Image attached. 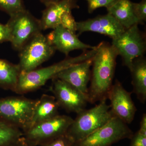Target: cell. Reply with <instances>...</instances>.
Returning <instances> with one entry per match:
<instances>
[{"instance_id": "cell-1", "label": "cell", "mask_w": 146, "mask_h": 146, "mask_svg": "<svg viewBox=\"0 0 146 146\" xmlns=\"http://www.w3.org/2000/svg\"><path fill=\"white\" fill-rule=\"evenodd\" d=\"M118 55L112 44L102 42L98 45V51L93 59L91 86L88 90L89 102L94 103L107 98L112 85Z\"/></svg>"}, {"instance_id": "cell-2", "label": "cell", "mask_w": 146, "mask_h": 146, "mask_svg": "<svg viewBox=\"0 0 146 146\" xmlns=\"http://www.w3.org/2000/svg\"><path fill=\"white\" fill-rule=\"evenodd\" d=\"M98 50V46H96L92 49L84 50L78 56H67L64 60L48 67L21 73L15 93L24 94L39 89L48 80L54 78L58 73L66 68L94 57Z\"/></svg>"}, {"instance_id": "cell-3", "label": "cell", "mask_w": 146, "mask_h": 146, "mask_svg": "<svg viewBox=\"0 0 146 146\" xmlns=\"http://www.w3.org/2000/svg\"><path fill=\"white\" fill-rule=\"evenodd\" d=\"M106 99V98L103 99L94 107L84 110L77 114L67 133L76 143L102 127L115 116Z\"/></svg>"}, {"instance_id": "cell-4", "label": "cell", "mask_w": 146, "mask_h": 146, "mask_svg": "<svg viewBox=\"0 0 146 146\" xmlns=\"http://www.w3.org/2000/svg\"><path fill=\"white\" fill-rule=\"evenodd\" d=\"M56 50L47 35L42 32L36 34L19 51L18 65L21 73L38 68L49 60Z\"/></svg>"}, {"instance_id": "cell-5", "label": "cell", "mask_w": 146, "mask_h": 146, "mask_svg": "<svg viewBox=\"0 0 146 146\" xmlns=\"http://www.w3.org/2000/svg\"><path fill=\"white\" fill-rule=\"evenodd\" d=\"M36 102L21 96L0 99V119L16 126L23 131L28 127Z\"/></svg>"}, {"instance_id": "cell-6", "label": "cell", "mask_w": 146, "mask_h": 146, "mask_svg": "<svg viewBox=\"0 0 146 146\" xmlns=\"http://www.w3.org/2000/svg\"><path fill=\"white\" fill-rule=\"evenodd\" d=\"M6 25L10 41L14 50H20L33 36L42 32L40 20L26 9L10 16Z\"/></svg>"}, {"instance_id": "cell-7", "label": "cell", "mask_w": 146, "mask_h": 146, "mask_svg": "<svg viewBox=\"0 0 146 146\" xmlns=\"http://www.w3.org/2000/svg\"><path fill=\"white\" fill-rule=\"evenodd\" d=\"M73 121L69 116L58 115L24 131L23 136L33 146H40L67 133Z\"/></svg>"}, {"instance_id": "cell-8", "label": "cell", "mask_w": 146, "mask_h": 146, "mask_svg": "<svg viewBox=\"0 0 146 146\" xmlns=\"http://www.w3.org/2000/svg\"><path fill=\"white\" fill-rule=\"evenodd\" d=\"M112 45L118 55L122 58L123 64L130 70L133 60L142 57L145 52V35L136 25L127 29L117 37L112 39Z\"/></svg>"}, {"instance_id": "cell-9", "label": "cell", "mask_w": 146, "mask_h": 146, "mask_svg": "<svg viewBox=\"0 0 146 146\" xmlns=\"http://www.w3.org/2000/svg\"><path fill=\"white\" fill-rule=\"evenodd\" d=\"M133 132L127 125L114 116L103 126L76 143V146H111L125 138H131Z\"/></svg>"}, {"instance_id": "cell-10", "label": "cell", "mask_w": 146, "mask_h": 146, "mask_svg": "<svg viewBox=\"0 0 146 146\" xmlns=\"http://www.w3.org/2000/svg\"><path fill=\"white\" fill-rule=\"evenodd\" d=\"M51 90L60 107L77 114L84 110L88 98L70 84L58 78L52 79Z\"/></svg>"}, {"instance_id": "cell-11", "label": "cell", "mask_w": 146, "mask_h": 146, "mask_svg": "<svg viewBox=\"0 0 146 146\" xmlns=\"http://www.w3.org/2000/svg\"><path fill=\"white\" fill-rule=\"evenodd\" d=\"M110 101V109L113 115L126 124L132 122L135 117L136 108L131 94L117 80L108 93L107 98Z\"/></svg>"}, {"instance_id": "cell-12", "label": "cell", "mask_w": 146, "mask_h": 146, "mask_svg": "<svg viewBox=\"0 0 146 146\" xmlns=\"http://www.w3.org/2000/svg\"><path fill=\"white\" fill-rule=\"evenodd\" d=\"M77 27L78 36L85 32H92L109 36L112 39L117 37L126 30L108 13L86 21L77 22Z\"/></svg>"}, {"instance_id": "cell-13", "label": "cell", "mask_w": 146, "mask_h": 146, "mask_svg": "<svg viewBox=\"0 0 146 146\" xmlns=\"http://www.w3.org/2000/svg\"><path fill=\"white\" fill-rule=\"evenodd\" d=\"M93 59L72 65L58 73L54 78L67 82L88 98V84L91 78Z\"/></svg>"}, {"instance_id": "cell-14", "label": "cell", "mask_w": 146, "mask_h": 146, "mask_svg": "<svg viewBox=\"0 0 146 146\" xmlns=\"http://www.w3.org/2000/svg\"><path fill=\"white\" fill-rule=\"evenodd\" d=\"M47 36L55 50L63 53L67 56L74 50H86L96 47L84 44L78 39L76 34L60 25Z\"/></svg>"}, {"instance_id": "cell-15", "label": "cell", "mask_w": 146, "mask_h": 146, "mask_svg": "<svg viewBox=\"0 0 146 146\" xmlns=\"http://www.w3.org/2000/svg\"><path fill=\"white\" fill-rule=\"evenodd\" d=\"M79 7L76 0H59L46 6L40 19L42 30L53 29L60 25L61 16L65 12Z\"/></svg>"}, {"instance_id": "cell-16", "label": "cell", "mask_w": 146, "mask_h": 146, "mask_svg": "<svg viewBox=\"0 0 146 146\" xmlns=\"http://www.w3.org/2000/svg\"><path fill=\"white\" fill-rule=\"evenodd\" d=\"M59 107L60 106L54 96L43 94L39 100H36L30 122L27 129L58 115Z\"/></svg>"}, {"instance_id": "cell-17", "label": "cell", "mask_w": 146, "mask_h": 146, "mask_svg": "<svg viewBox=\"0 0 146 146\" xmlns=\"http://www.w3.org/2000/svg\"><path fill=\"white\" fill-rule=\"evenodd\" d=\"M133 3L130 0H117L108 7V13L110 14L125 29L136 25L143 24L133 13Z\"/></svg>"}, {"instance_id": "cell-18", "label": "cell", "mask_w": 146, "mask_h": 146, "mask_svg": "<svg viewBox=\"0 0 146 146\" xmlns=\"http://www.w3.org/2000/svg\"><path fill=\"white\" fill-rule=\"evenodd\" d=\"M133 92L144 102L146 99V60L144 56L136 58L131 68Z\"/></svg>"}, {"instance_id": "cell-19", "label": "cell", "mask_w": 146, "mask_h": 146, "mask_svg": "<svg viewBox=\"0 0 146 146\" xmlns=\"http://www.w3.org/2000/svg\"><path fill=\"white\" fill-rule=\"evenodd\" d=\"M21 72L18 64L0 58V87L15 92Z\"/></svg>"}, {"instance_id": "cell-20", "label": "cell", "mask_w": 146, "mask_h": 146, "mask_svg": "<svg viewBox=\"0 0 146 146\" xmlns=\"http://www.w3.org/2000/svg\"><path fill=\"white\" fill-rule=\"evenodd\" d=\"M23 136L21 129L0 119V146H12Z\"/></svg>"}, {"instance_id": "cell-21", "label": "cell", "mask_w": 146, "mask_h": 146, "mask_svg": "<svg viewBox=\"0 0 146 146\" xmlns=\"http://www.w3.org/2000/svg\"><path fill=\"white\" fill-rule=\"evenodd\" d=\"M25 9L23 0H0V10L10 16Z\"/></svg>"}, {"instance_id": "cell-22", "label": "cell", "mask_w": 146, "mask_h": 146, "mask_svg": "<svg viewBox=\"0 0 146 146\" xmlns=\"http://www.w3.org/2000/svg\"><path fill=\"white\" fill-rule=\"evenodd\" d=\"M76 144L72 138L66 133L48 141L40 146H76Z\"/></svg>"}, {"instance_id": "cell-23", "label": "cell", "mask_w": 146, "mask_h": 146, "mask_svg": "<svg viewBox=\"0 0 146 146\" xmlns=\"http://www.w3.org/2000/svg\"><path fill=\"white\" fill-rule=\"evenodd\" d=\"M60 25L64 28L76 34L77 31V22L72 14V12H65L61 16Z\"/></svg>"}, {"instance_id": "cell-24", "label": "cell", "mask_w": 146, "mask_h": 146, "mask_svg": "<svg viewBox=\"0 0 146 146\" xmlns=\"http://www.w3.org/2000/svg\"><path fill=\"white\" fill-rule=\"evenodd\" d=\"M133 13L142 24L146 20V0L132 3Z\"/></svg>"}, {"instance_id": "cell-25", "label": "cell", "mask_w": 146, "mask_h": 146, "mask_svg": "<svg viewBox=\"0 0 146 146\" xmlns=\"http://www.w3.org/2000/svg\"><path fill=\"white\" fill-rule=\"evenodd\" d=\"M117 0H88V11L92 13L97 9L105 7L107 8Z\"/></svg>"}, {"instance_id": "cell-26", "label": "cell", "mask_w": 146, "mask_h": 146, "mask_svg": "<svg viewBox=\"0 0 146 146\" xmlns=\"http://www.w3.org/2000/svg\"><path fill=\"white\" fill-rule=\"evenodd\" d=\"M131 138L129 146H146V134L141 133L139 130Z\"/></svg>"}, {"instance_id": "cell-27", "label": "cell", "mask_w": 146, "mask_h": 146, "mask_svg": "<svg viewBox=\"0 0 146 146\" xmlns=\"http://www.w3.org/2000/svg\"><path fill=\"white\" fill-rule=\"evenodd\" d=\"M9 41L10 33L7 25L0 23V44Z\"/></svg>"}, {"instance_id": "cell-28", "label": "cell", "mask_w": 146, "mask_h": 146, "mask_svg": "<svg viewBox=\"0 0 146 146\" xmlns=\"http://www.w3.org/2000/svg\"><path fill=\"white\" fill-rule=\"evenodd\" d=\"M12 146H34L26 139L23 136L19 138Z\"/></svg>"}, {"instance_id": "cell-29", "label": "cell", "mask_w": 146, "mask_h": 146, "mask_svg": "<svg viewBox=\"0 0 146 146\" xmlns=\"http://www.w3.org/2000/svg\"><path fill=\"white\" fill-rule=\"evenodd\" d=\"M139 131L141 133L146 134V115L144 114L141 119Z\"/></svg>"}, {"instance_id": "cell-30", "label": "cell", "mask_w": 146, "mask_h": 146, "mask_svg": "<svg viewBox=\"0 0 146 146\" xmlns=\"http://www.w3.org/2000/svg\"><path fill=\"white\" fill-rule=\"evenodd\" d=\"M42 3L46 6L49 5L50 4L56 2L59 0H39Z\"/></svg>"}, {"instance_id": "cell-31", "label": "cell", "mask_w": 146, "mask_h": 146, "mask_svg": "<svg viewBox=\"0 0 146 146\" xmlns=\"http://www.w3.org/2000/svg\"><path fill=\"white\" fill-rule=\"evenodd\" d=\"M87 1H88V0H87Z\"/></svg>"}]
</instances>
